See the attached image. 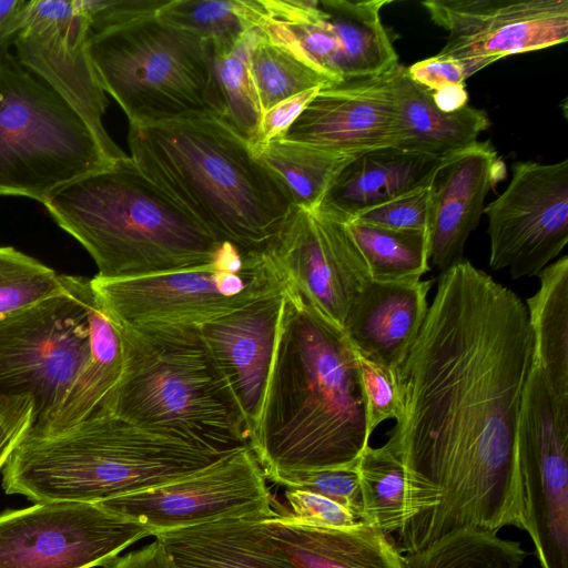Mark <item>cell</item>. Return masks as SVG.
Instances as JSON below:
<instances>
[{"instance_id": "1", "label": "cell", "mask_w": 568, "mask_h": 568, "mask_svg": "<svg viewBox=\"0 0 568 568\" xmlns=\"http://www.w3.org/2000/svg\"><path fill=\"white\" fill-rule=\"evenodd\" d=\"M532 357L528 311L511 290L466 260L442 272L396 371L403 414L384 444L439 494L395 538L402 552L465 528L525 530L516 434Z\"/></svg>"}, {"instance_id": "2", "label": "cell", "mask_w": 568, "mask_h": 568, "mask_svg": "<svg viewBox=\"0 0 568 568\" xmlns=\"http://www.w3.org/2000/svg\"><path fill=\"white\" fill-rule=\"evenodd\" d=\"M369 437L355 349L342 329L286 285L248 438L265 478L354 465Z\"/></svg>"}, {"instance_id": "3", "label": "cell", "mask_w": 568, "mask_h": 568, "mask_svg": "<svg viewBox=\"0 0 568 568\" xmlns=\"http://www.w3.org/2000/svg\"><path fill=\"white\" fill-rule=\"evenodd\" d=\"M141 172L220 243L266 253L294 204L248 141L216 115L130 124Z\"/></svg>"}, {"instance_id": "4", "label": "cell", "mask_w": 568, "mask_h": 568, "mask_svg": "<svg viewBox=\"0 0 568 568\" xmlns=\"http://www.w3.org/2000/svg\"><path fill=\"white\" fill-rule=\"evenodd\" d=\"M42 204L98 266L130 278L202 267L220 243L149 180L130 156L51 191Z\"/></svg>"}, {"instance_id": "5", "label": "cell", "mask_w": 568, "mask_h": 568, "mask_svg": "<svg viewBox=\"0 0 568 568\" xmlns=\"http://www.w3.org/2000/svg\"><path fill=\"white\" fill-rule=\"evenodd\" d=\"M227 455L97 412L57 435L24 438L2 468V488L34 504H97L189 476Z\"/></svg>"}, {"instance_id": "6", "label": "cell", "mask_w": 568, "mask_h": 568, "mask_svg": "<svg viewBox=\"0 0 568 568\" xmlns=\"http://www.w3.org/2000/svg\"><path fill=\"white\" fill-rule=\"evenodd\" d=\"M118 328L122 373L99 412L222 454L248 445L241 409L200 327Z\"/></svg>"}, {"instance_id": "7", "label": "cell", "mask_w": 568, "mask_h": 568, "mask_svg": "<svg viewBox=\"0 0 568 568\" xmlns=\"http://www.w3.org/2000/svg\"><path fill=\"white\" fill-rule=\"evenodd\" d=\"M156 14L91 32L89 54L102 89L130 124L196 115L223 119L212 47Z\"/></svg>"}, {"instance_id": "8", "label": "cell", "mask_w": 568, "mask_h": 568, "mask_svg": "<svg viewBox=\"0 0 568 568\" xmlns=\"http://www.w3.org/2000/svg\"><path fill=\"white\" fill-rule=\"evenodd\" d=\"M112 162L73 108L0 51V195L42 203L57 187Z\"/></svg>"}, {"instance_id": "9", "label": "cell", "mask_w": 568, "mask_h": 568, "mask_svg": "<svg viewBox=\"0 0 568 568\" xmlns=\"http://www.w3.org/2000/svg\"><path fill=\"white\" fill-rule=\"evenodd\" d=\"M97 302L118 326L203 324L285 290L268 253L242 254L224 243L205 266L130 278L94 276Z\"/></svg>"}, {"instance_id": "10", "label": "cell", "mask_w": 568, "mask_h": 568, "mask_svg": "<svg viewBox=\"0 0 568 568\" xmlns=\"http://www.w3.org/2000/svg\"><path fill=\"white\" fill-rule=\"evenodd\" d=\"M65 293L0 320V394L29 396L40 435L90 358L89 280L62 275Z\"/></svg>"}, {"instance_id": "11", "label": "cell", "mask_w": 568, "mask_h": 568, "mask_svg": "<svg viewBox=\"0 0 568 568\" xmlns=\"http://www.w3.org/2000/svg\"><path fill=\"white\" fill-rule=\"evenodd\" d=\"M525 531L541 568H568V400L555 397L534 361L516 434Z\"/></svg>"}, {"instance_id": "12", "label": "cell", "mask_w": 568, "mask_h": 568, "mask_svg": "<svg viewBox=\"0 0 568 568\" xmlns=\"http://www.w3.org/2000/svg\"><path fill=\"white\" fill-rule=\"evenodd\" d=\"M148 536V527L99 504H34L0 514V568L104 567Z\"/></svg>"}, {"instance_id": "13", "label": "cell", "mask_w": 568, "mask_h": 568, "mask_svg": "<svg viewBox=\"0 0 568 568\" xmlns=\"http://www.w3.org/2000/svg\"><path fill=\"white\" fill-rule=\"evenodd\" d=\"M275 501L247 445L189 476L97 504L153 535L223 518H270Z\"/></svg>"}, {"instance_id": "14", "label": "cell", "mask_w": 568, "mask_h": 568, "mask_svg": "<svg viewBox=\"0 0 568 568\" xmlns=\"http://www.w3.org/2000/svg\"><path fill=\"white\" fill-rule=\"evenodd\" d=\"M484 213L490 267L539 275L568 242V160L513 163L508 186Z\"/></svg>"}, {"instance_id": "15", "label": "cell", "mask_w": 568, "mask_h": 568, "mask_svg": "<svg viewBox=\"0 0 568 568\" xmlns=\"http://www.w3.org/2000/svg\"><path fill=\"white\" fill-rule=\"evenodd\" d=\"M91 32L79 0L29 1L23 26L12 43L14 57L79 113L104 153L116 161L129 155L102 123L109 102L89 54Z\"/></svg>"}, {"instance_id": "16", "label": "cell", "mask_w": 568, "mask_h": 568, "mask_svg": "<svg viewBox=\"0 0 568 568\" xmlns=\"http://www.w3.org/2000/svg\"><path fill=\"white\" fill-rule=\"evenodd\" d=\"M267 253L286 285L343 331L351 306L372 282L346 224L294 205Z\"/></svg>"}, {"instance_id": "17", "label": "cell", "mask_w": 568, "mask_h": 568, "mask_svg": "<svg viewBox=\"0 0 568 568\" xmlns=\"http://www.w3.org/2000/svg\"><path fill=\"white\" fill-rule=\"evenodd\" d=\"M430 20L448 32L438 54L468 75L497 60L565 43L568 0H426Z\"/></svg>"}, {"instance_id": "18", "label": "cell", "mask_w": 568, "mask_h": 568, "mask_svg": "<svg viewBox=\"0 0 568 568\" xmlns=\"http://www.w3.org/2000/svg\"><path fill=\"white\" fill-rule=\"evenodd\" d=\"M393 72L321 89L281 139L351 156L396 148L402 136Z\"/></svg>"}, {"instance_id": "19", "label": "cell", "mask_w": 568, "mask_h": 568, "mask_svg": "<svg viewBox=\"0 0 568 568\" xmlns=\"http://www.w3.org/2000/svg\"><path fill=\"white\" fill-rule=\"evenodd\" d=\"M505 176V163L490 141H476L442 158L432 179L430 260L438 270L463 260L486 195Z\"/></svg>"}, {"instance_id": "20", "label": "cell", "mask_w": 568, "mask_h": 568, "mask_svg": "<svg viewBox=\"0 0 568 568\" xmlns=\"http://www.w3.org/2000/svg\"><path fill=\"white\" fill-rule=\"evenodd\" d=\"M284 293L261 297L200 326L241 409L248 438L267 383Z\"/></svg>"}, {"instance_id": "21", "label": "cell", "mask_w": 568, "mask_h": 568, "mask_svg": "<svg viewBox=\"0 0 568 568\" xmlns=\"http://www.w3.org/2000/svg\"><path fill=\"white\" fill-rule=\"evenodd\" d=\"M433 281H372L356 297L343 332L356 354L396 372L416 339L428 311Z\"/></svg>"}, {"instance_id": "22", "label": "cell", "mask_w": 568, "mask_h": 568, "mask_svg": "<svg viewBox=\"0 0 568 568\" xmlns=\"http://www.w3.org/2000/svg\"><path fill=\"white\" fill-rule=\"evenodd\" d=\"M440 160L395 146L364 153L339 172L315 211L346 224L368 209L430 183Z\"/></svg>"}, {"instance_id": "23", "label": "cell", "mask_w": 568, "mask_h": 568, "mask_svg": "<svg viewBox=\"0 0 568 568\" xmlns=\"http://www.w3.org/2000/svg\"><path fill=\"white\" fill-rule=\"evenodd\" d=\"M264 518H223L152 536L172 568H297L264 534Z\"/></svg>"}, {"instance_id": "24", "label": "cell", "mask_w": 568, "mask_h": 568, "mask_svg": "<svg viewBox=\"0 0 568 568\" xmlns=\"http://www.w3.org/2000/svg\"><path fill=\"white\" fill-rule=\"evenodd\" d=\"M262 528L297 568H402L403 552L395 539L364 524L353 528L315 527L276 513L262 520Z\"/></svg>"}, {"instance_id": "25", "label": "cell", "mask_w": 568, "mask_h": 568, "mask_svg": "<svg viewBox=\"0 0 568 568\" xmlns=\"http://www.w3.org/2000/svg\"><path fill=\"white\" fill-rule=\"evenodd\" d=\"M362 495V524L394 539L439 503L432 486L413 477L385 445H367L357 460Z\"/></svg>"}, {"instance_id": "26", "label": "cell", "mask_w": 568, "mask_h": 568, "mask_svg": "<svg viewBox=\"0 0 568 568\" xmlns=\"http://www.w3.org/2000/svg\"><path fill=\"white\" fill-rule=\"evenodd\" d=\"M393 90L402 136L398 149L442 159L475 143L490 126L484 110L468 105L453 112L438 109L430 91L414 82L399 64L393 72Z\"/></svg>"}, {"instance_id": "27", "label": "cell", "mask_w": 568, "mask_h": 568, "mask_svg": "<svg viewBox=\"0 0 568 568\" xmlns=\"http://www.w3.org/2000/svg\"><path fill=\"white\" fill-rule=\"evenodd\" d=\"M90 331V358L70 388L49 426L36 437L57 435L99 412L122 373L123 348L120 332L104 313L89 285L85 291Z\"/></svg>"}, {"instance_id": "28", "label": "cell", "mask_w": 568, "mask_h": 568, "mask_svg": "<svg viewBox=\"0 0 568 568\" xmlns=\"http://www.w3.org/2000/svg\"><path fill=\"white\" fill-rule=\"evenodd\" d=\"M538 291L527 300L534 361L555 397L568 400V257L538 275Z\"/></svg>"}, {"instance_id": "29", "label": "cell", "mask_w": 568, "mask_h": 568, "mask_svg": "<svg viewBox=\"0 0 568 568\" xmlns=\"http://www.w3.org/2000/svg\"><path fill=\"white\" fill-rule=\"evenodd\" d=\"M322 8L335 28L342 47L343 80L376 77L398 63L381 11L388 0H322Z\"/></svg>"}, {"instance_id": "30", "label": "cell", "mask_w": 568, "mask_h": 568, "mask_svg": "<svg viewBox=\"0 0 568 568\" xmlns=\"http://www.w3.org/2000/svg\"><path fill=\"white\" fill-rule=\"evenodd\" d=\"M295 206L315 211L339 172L356 156L275 139L256 155Z\"/></svg>"}, {"instance_id": "31", "label": "cell", "mask_w": 568, "mask_h": 568, "mask_svg": "<svg viewBox=\"0 0 568 568\" xmlns=\"http://www.w3.org/2000/svg\"><path fill=\"white\" fill-rule=\"evenodd\" d=\"M206 41L213 53L232 49L248 31L263 26V0H170L156 14Z\"/></svg>"}, {"instance_id": "32", "label": "cell", "mask_w": 568, "mask_h": 568, "mask_svg": "<svg viewBox=\"0 0 568 568\" xmlns=\"http://www.w3.org/2000/svg\"><path fill=\"white\" fill-rule=\"evenodd\" d=\"M346 226L367 264L372 281L415 282L429 271V231L394 230L355 220Z\"/></svg>"}, {"instance_id": "33", "label": "cell", "mask_w": 568, "mask_h": 568, "mask_svg": "<svg viewBox=\"0 0 568 568\" xmlns=\"http://www.w3.org/2000/svg\"><path fill=\"white\" fill-rule=\"evenodd\" d=\"M526 556L519 541L465 528L403 552L402 568H520Z\"/></svg>"}, {"instance_id": "34", "label": "cell", "mask_w": 568, "mask_h": 568, "mask_svg": "<svg viewBox=\"0 0 568 568\" xmlns=\"http://www.w3.org/2000/svg\"><path fill=\"white\" fill-rule=\"evenodd\" d=\"M248 65L263 114L304 91L333 85L287 43L262 30L250 51Z\"/></svg>"}, {"instance_id": "35", "label": "cell", "mask_w": 568, "mask_h": 568, "mask_svg": "<svg viewBox=\"0 0 568 568\" xmlns=\"http://www.w3.org/2000/svg\"><path fill=\"white\" fill-rule=\"evenodd\" d=\"M260 28L248 31L229 51L213 53L214 73L224 108L223 120L248 143L257 134L263 116L248 65L250 51Z\"/></svg>"}, {"instance_id": "36", "label": "cell", "mask_w": 568, "mask_h": 568, "mask_svg": "<svg viewBox=\"0 0 568 568\" xmlns=\"http://www.w3.org/2000/svg\"><path fill=\"white\" fill-rule=\"evenodd\" d=\"M65 291L62 275L11 246H0V320Z\"/></svg>"}, {"instance_id": "37", "label": "cell", "mask_w": 568, "mask_h": 568, "mask_svg": "<svg viewBox=\"0 0 568 568\" xmlns=\"http://www.w3.org/2000/svg\"><path fill=\"white\" fill-rule=\"evenodd\" d=\"M356 465L291 473L271 481L286 489H302L327 497L346 507L362 523V495Z\"/></svg>"}, {"instance_id": "38", "label": "cell", "mask_w": 568, "mask_h": 568, "mask_svg": "<svg viewBox=\"0 0 568 568\" xmlns=\"http://www.w3.org/2000/svg\"><path fill=\"white\" fill-rule=\"evenodd\" d=\"M354 220L394 230L430 232L432 181L427 185L420 186L386 203L368 209L357 215Z\"/></svg>"}, {"instance_id": "39", "label": "cell", "mask_w": 568, "mask_h": 568, "mask_svg": "<svg viewBox=\"0 0 568 568\" xmlns=\"http://www.w3.org/2000/svg\"><path fill=\"white\" fill-rule=\"evenodd\" d=\"M284 496L288 507L276 500L274 509L294 523L324 528H353L362 524L346 507L322 495L285 489Z\"/></svg>"}, {"instance_id": "40", "label": "cell", "mask_w": 568, "mask_h": 568, "mask_svg": "<svg viewBox=\"0 0 568 568\" xmlns=\"http://www.w3.org/2000/svg\"><path fill=\"white\" fill-rule=\"evenodd\" d=\"M358 356V355H357ZM359 374L366 400L367 432L387 419L402 417L403 403L396 372L381 367L358 356Z\"/></svg>"}, {"instance_id": "41", "label": "cell", "mask_w": 568, "mask_h": 568, "mask_svg": "<svg viewBox=\"0 0 568 568\" xmlns=\"http://www.w3.org/2000/svg\"><path fill=\"white\" fill-rule=\"evenodd\" d=\"M33 425V400L29 396L0 394V470Z\"/></svg>"}, {"instance_id": "42", "label": "cell", "mask_w": 568, "mask_h": 568, "mask_svg": "<svg viewBox=\"0 0 568 568\" xmlns=\"http://www.w3.org/2000/svg\"><path fill=\"white\" fill-rule=\"evenodd\" d=\"M89 18L92 32H99L130 20L155 14L165 0H79Z\"/></svg>"}, {"instance_id": "43", "label": "cell", "mask_w": 568, "mask_h": 568, "mask_svg": "<svg viewBox=\"0 0 568 568\" xmlns=\"http://www.w3.org/2000/svg\"><path fill=\"white\" fill-rule=\"evenodd\" d=\"M320 90L321 88H315L296 94L277 103L263 114L257 134L250 142L255 156L268 142L284 136Z\"/></svg>"}, {"instance_id": "44", "label": "cell", "mask_w": 568, "mask_h": 568, "mask_svg": "<svg viewBox=\"0 0 568 568\" xmlns=\"http://www.w3.org/2000/svg\"><path fill=\"white\" fill-rule=\"evenodd\" d=\"M406 69L409 78L428 91H436L446 85L465 84L469 77L462 62L438 53Z\"/></svg>"}, {"instance_id": "45", "label": "cell", "mask_w": 568, "mask_h": 568, "mask_svg": "<svg viewBox=\"0 0 568 568\" xmlns=\"http://www.w3.org/2000/svg\"><path fill=\"white\" fill-rule=\"evenodd\" d=\"M104 568H172V566L162 545L154 540L139 550L118 556Z\"/></svg>"}, {"instance_id": "46", "label": "cell", "mask_w": 568, "mask_h": 568, "mask_svg": "<svg viewBox=\"0 0 568 568\" xmlns=\"http://www.w3.org/2000/svg\"><path fill=\"white\" fill-rule=\"evenodd\" d=\"M29 1L0 0V51L8 50L21 30Z\"/></svg>"}, {"instance_id": "47", "label": "cell", "mask_w": 568, "mask_h": 568, "mask_svg": "<svg viewBox=\"0 0 568 568\" xmlns=\"http://www.w3.org/2000/svg\"><path fill=\"white\" fill-rule=\"evenodd\" d=\"M430 93L436 106L445 112L457 111L467 102L465 84L446 85Z\"/></svg>"}]
</instances>
